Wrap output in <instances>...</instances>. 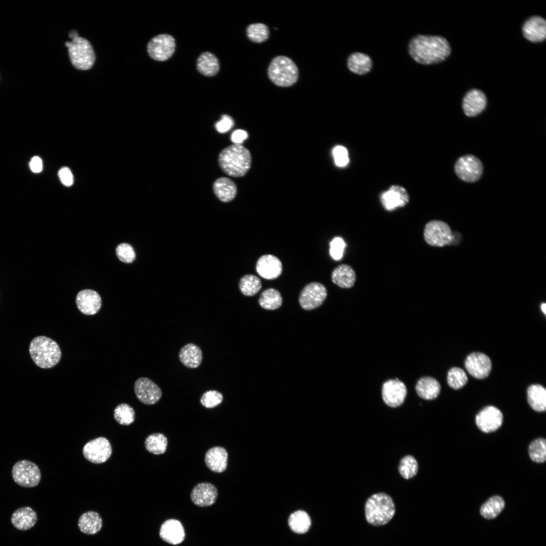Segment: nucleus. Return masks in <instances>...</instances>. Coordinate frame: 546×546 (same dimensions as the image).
I'll list each match as a JSON object with an SVG mask.
<instances>
[{"instance_id":"f257e3e1","label":"nucleus","mask_w":546,"mask_h":546,"mask_svg":"<svg viewBox=\"0 0 546 546\" xmlns=\"http://www.w3.org/2000/svg\"><path fill=\"white\" fill-rule=\"evenodd\" d=\"M408 52L417 62L430 65L445 60L450 54L451 48L443 37L418 35L410 41Z\"/></svg>"},{"instance_id":"f03ea898","label":"nucleus","mask_w":546,"mask_h":546,"mask_svg":"<svg viewBox=\"0 0 546 546\" xmlns=\"http://www.w3.org/2000/svg\"><path fill=\"white\" fill-rule=\"evenodd\" d=\"M221 169L228 175L242 177L250 168L251 156L249 151L241 145L234 144L223 149L218 157Z\"/></svg>"},{"instance_id":"7ed1b4c3","label":"nucleus","mask_w":546,"mask_h":546,"mask_svg":"<svg viewBox=\"0 0 546 546\" xmlns=\"http://www.w3.org/2000/svg\"><path fill=\"white\" fill-rule=\"evenodd\" d=\"M367 522L375 526L387 524L395 513V504L385 493H375L368 498L365 506Z\"/></svg>"},{"instance_id":"20e7f679","label":"nucleus","mask_w":546,"mask_h":546,"mask_svg":"<svg viewBox=\"0 0 546 546\" xmlns=\"http://www.w3.org/2000/svg\"><path fill=\"white\" fill-rule=\"evenodd\" d=\"M29 353L35 364L42 369H50L59 363L61 351L56 341L44 336L33 338L29 345Z\"/></svg>"},{"instance_id":"39448f33","label":"nucleus","mask_w":546,"mask_h":546,"mask_svg":"<svg viewBox=\"0 0 546 546\" xmlns=\"http://www.w3.org/2000/svg\"><path fill=\"white\" fill-rule=\"evenodd\" d=\"M270 80L276 85L289 87L295 84L298 78V67L290 58L278 56L271 61L267 70Z\"/></svg>"},{"instance_id":"423d86ee","label":"nucleus","mask_w":546,"mask_h":546,"mask_svg":"<svg viewBox=\"0 0 546 546\" xmlns=\"http://www.w3.org/2000/svg\"><path fill=\"white\" fill-rule=\"evenodd\" d=\"M68 54L72 64L79 70H86L92 67L95 61V54L90 42L86 39L77 36L67 41Z\"/></svg>"},{"instance_id":"0eeeda50","label":"nucleus","mask_w":546,"mask_h":546,"mask_svg":"<svg viewBox=\"0 0 546 546\" xmlns=\"http://www.w3.org/2000/svg\"><path fill=\"white\" fill-rule=\"evenodd\" d=\"M457 233H452L449 225L445 222L433 220L428 222L424 229V238L429 245L443 247L457 243Z\"/></svg>"},{"instance_id":"6e6552de","label":"nucleus","mask_w":546,"mask_h":546,"mask_svg":"<svg viewBox=\"0 0 546 546\" xmlns=\"http://www.w3.org/2000/svg\"><path fill=\"white\" fill-rule=\"evenodd\" d=\"M12 475L15 483L26 488L37 486L41 479L38 467L33 462L26 460L19 461L14 465Z\"/></svg>"},{"instance_id":"1a4fd4ad","label":"nucleus","mask_w":546,"mask_h":546,"mask_svg":"<svg viewBox=\"0 0 546 546\" xmlns=\"http://www.w3.org/2000/svg\"><path fill=\"white\" fill-rule=\"evenodd\" d=\"M454 170L458 176L462 180L473 183L481 177L483 165L476 157L467 155L458 159L454 165Z\"/></svg>"},{"instance_id":"9d476101","label":"nucleus","mask_w":546,"mask_h":546,"mask_svg":"<svg viewBox=\"0 0 546 546\" xmlns=\"http://www.w3.org/2000/svg\"><path fill=\"white\" fill-rule=\"evenodd\" d=\"M175 48L174 38L168 34H162L154 37L147 46L149 56L157 61H165L173 55Z\"/></svg>"},{"instance_id":"9b49d317","label":"nucleus","mask_w":546,"mask_h":546,"mask_svg":"<svg viewBox=\"0 0 546 546\" xmlns=\"http://www.w3.org/2000/svg\"><path fill=\"white\" fill-rule=\"evenodd\" d=\"M327 296V290L324 285L312 282L303 288L300 294L299 301L304 309L312 310L321 305Z\"/></svg>"},{"instance_id":"f8f14e48","label":"nucleus","mask_w":546,"mask_h":546,"mask_svg":"<svg viewBox=\"0 0 546 546\" xmlns=\"http://www.w3.org/2000/svg\"><path fill=\"white\" fill-rule=\"evenodd\" d=\"M112 451L110 443L103 437L88 442L82 450L84 458L94 464H102L107 461L110 458Z\"/></svg>"},{"instance_id":"ddd939ff","label":"nucleus","mask_w":546,"mask_h":546,"mask_svg":"<svg viewBox=\"0 0 546 546\" xmlns=\"http://www.w3.org/2000/svg\"><path fill=\"white\" fill-rule=\"evenodd\" d=\"M475 422L478 428L484 433L497 430L503 422V415L494 406H487L476 416Z\"/></svg>"},{"instance_id":"4468645a","label":"nucleus","mask_w":546,"mask_h":546,"mask_svg":"<svg viewBox=\"0 0 546 546\" xmlns=\"http://www.w3.org/2000/svg\"><path fill=\"white\" fill-rule=\"evenodd\" d=\"M134 390L139 400L147 405L157 403L162 396L161 388L146 377L140 378L135 382Z\"/></svg>"},{"instance_id":"2eb2a0df","label":"nucleus","mask_w":546,"mask_h":546,"mask_svg":"<svg viewBox=\"0 0 546 546\" xmlns=\"http://www.w3.org/2000/svg\"><path fill=\"white\" fill-rule=\"evenodd\" d=\"M465 366L472 377L482 379L490 374L492 363L487 355L481 352H475L471 353L466 357Z\"/></svg>"},{"instance_id":"dca6fc26","label":"nucleus","mask_w":546,"mask_h":546,"mask_svg":"<svg viewBox=\"0 0 546 546\" xmlns=\"http://www.w3.org/2000/svg\"><path fill=\"white\" fill-rule=\"evenodd\" d=\"M407 393L404 384L398 379L386 381L382 388V396L384 402L389 406L396 407L404 401Z\"/></svg>"},{"instance_id":"f3484780","label":"nucleus","mask_w":546,"mask_h":546,"mask_svg":"<svg viewBox=\"0 0 546 546\" xmlns=\"http://www.w3.org/2000/svg\"><path fill=\"white\" fill-rule=\"evenodd\" d=\"M410 197L406 190L402 186L392 185L381 195L380 200L385 209L394 210L405 206L409 202Z\"/></svg>"},{"instance_id":"a211bd4d","label":"nucleus","mask_w":546,"mask_h":546,"mask_svg":"<svg viewBox=\"0 0 546 546\" xmlns=\"http://www.w3.org/2000/svg\"><path fill=\"white\" fill-rule=\"evenodd\" d=\"M218 491L214 485L209 482H201L192 489L190 498L192 502L200 507L213 505L217 498Z\"/></svg>"},{"instance_id":"6ab92c4d","label":"nucleus","mask_w":546,"mask_h":546,"mask_svg":"<svg viewBox=\"0 0 546 546\" xmlns=\"http://www.w3.org/2000/svg\"><path fill=\"white\" fill-rule=\"evenodd\" d=\"M76 304L79 310L83 314L94 315L96 314L101 307V298L94 290H83L79 291L76 295Z\"/></svg>"},{"instance_id":"aec40b11","label":"nucleus","mask_w":546,"mask_h":546,"mask_svg":"<svg viewBox=\"0 0 546 546\" xmlns=\"http://www.w3.org/2000/svg\"><path fill=\"white\" fill-rule=\"evenodd\" d=\"M282 264L280 260L271 254L261 256L257 260L256 269L262 278L272 280L278 278L282 272Z\"/></svg>"},{"instance_id":"412c9836","label":"nucleus","mask_w":546,"mask_h":546,"mask_svg":"<svg viewBox=\"0 0 546 546\" xmlns=\"http://www.w3.org/2000/svg\"><path fill=\"white\" fill-rule=\"evenodd\" d=\"M159 536L163 541L176 545L184 541L185 538V529L178 520L168 519L161 525Z\"/></svg>"},{"instance_id":"4be33fe9","label":"nucleus","mask_w":546,"mask_h":546,"mask_svg":"<svg viewBox=\"0 0 546 546\" xmlns=\"http://www.w3.org/2000/svg\"><path fill=\"white\" fill-rule=\"evenodd\" d=\"M486 104L487 99L485 94L479 89H473L464 97L463 108L467 116L474 117L484 110Z\"/></svg>"},{"instance_id":"5701e85b","label":"nucleus","mask_w":546,"mask_h":546,"mask_svg":"<svg viewBox=\"0 0 546 546\" xmlns=\"http://www.w3.org/2000/svg\"><path fill=\"white\" fill-rule=\"evenodd\" d=\"M524 37L528 40L537 42L544 40L546 37V22L539 16H533L528 19L522 28Z\"/></svg>"},{"instance_id":"b1692460","label":"nucleus","mask_w":546,"mask_h":546,"mask_svg":"<svg viewBox=\"0 0 546 546\" xmlns=\"http://www.w3.org/2000/svg\"><path fill=\"white\" fill-rule=\"evenodd\" d=\"M228 453L221 446H214L209 449L205 453V463L212 472L222 473L227 467Z\"/></svg>"},{"instance_id":"393cba45","label":"nucleus","mask_w":546,"mask_h":546,"mask_svg":"<svg viewBox=\"0 0 546 546\" xmlns=\"http://www.w3.org/2000/svg\"><path fill=\"white\" fill-rule=\"evenodd\" d=\"M37 517L36 512L29 507H23L16 510L11 516L13 525L17 529L26 530L34 526Z\"/></svg>"},{"instance_id":"a878e982","label":"nucleus","mask_w":546,"mask_h":546,"mask_svg":"<svg viewBox=\"0 0 546 546\" xmlns=\"http://www.w3.org/2000/svg\"><path fill=\"white\" fill-rule=\"evenodd\" d=\"M332 282L342 288L352 287L356 281V275L353 268L349 265L342 264L336 267L331 275Z\"/></svg>"},{"instance_id":"bb28decb","label":"nucleus","mask_w":546,"mask_h":546,"mask_svg":"<svg viewBox=\"0 0 546 546\" xmlns=\"http://www.w3.org/2000/svg\"><path fill=\"white\" fill-rule=\"evenodd\" d=\"M103 525L102 519L100 514L94 511L83 513L78 520V526L83 533L93 535L101 529Z\"/></svg>"},{"instance_id":"cd10ccee","label":"nucleus","mask_w":546,"mask_h":546,"mask_svg":"<svg viewBox=\"0 0 546 546\" xmlns=\"http://www.w3.org/2000/svg\"><path fill=\"white\" fill-rule=\"evenodd\" d=\"M178 355L180 362L185 366L192 369L198 367L203 358L201 348L193 343H188L183 346Z\"/></svg>"},{"instance_id":"c85d7f7f","label":"nucleus","mask_w":546,"mask_h":546,"mask_svg":"<svg viewBox=\"0 0 546 546\" xmlns=\"http://www.w3.org/2000/svg\"><path fill=\"white\" fill-rule=\"evenodd\" d=\"M441 386L438 381L430 377H425L419 379L416 386L418 395L425 400H433L440 393Z\"/></svg>"},{"instance_id":"c756f323","label":"nucleus","mask_w":546,"mask_h":546,"mask_svg":"<svg viewBox=\"0 0 546 546\" xmlns=\"http://www.w3.org/2000/svg\"><path fill=\"white\" fill-rule=\"evenodd\" d=\"M213 191L216 197L221 201L228 202L235 197L237 187L235 183L227 177H220L213 184Z\"/></svg>"},{"instance_id":"7c9ffc66","label":"nucleus","mask_w":546,"mask_h":546,"mask_svg":"<svg viewBox=\"0 0 546 546\" xmlns=\"http://www.w3.org/2000/svg\"><path fill=\"white\" fill-rule=\"evenodd\" d=\"M527 401L530 407L537 412L546 410V390L539 384L530 385L527 389Z\"/></svg>"},{"instance_id":"2f4dec72","label":"nucleus","mask_w":546,"mask_h":546,"mask_svg":"<svg viewBox=\"0 0 546 546\" xmlns=\"http://www.w3.org/2000/svg\"><path fill=\"white\" fill-rule=\"evenodd\" d=\"M347 67L351 72L358 75H363L371 70L372 61L368 55L355 52L349 56Z\"/></svg>"},{"instance_id":"473e14b6","label":"nucleus","mask_w":546,"mask_h":546,"mask_svg":"<svg viewBox=\"0 0 546 546\" xmlns=\"http://www.w3.org/2000/svg\"><path fill=\"white\" fill-rule=\"evenodd\" d=\"M198 70L204 75L212 76L218 72L219 62L216 56L210 52H204L198 58L197 63Z\"/></svg>"},{"instance_id":"72a5a7b5","label":"nucleus","mask_w":546,"mask_h":546,"mask_svg":"<svg viewBox=\"0 0 546 546\" xmlns=\"http://www.w3.org/2000/svg\"><path fill=\"white\" fill-rule=\"evenodd\" d=\"M288 524L294 532L303 534L309 529L311 525V519L306 512L298 510L290 515L288 519Z\"/></svg>"},{"instance_id":"f704fd0d","label":"nucleus","mask_w":546,"mask_h":546,"mask_svg":"<svg viewBox=\"0 0 546 546\" xmlns=\"http://www.w3.org/2000/svg\"><path fill=\"white\" fill-rule=\"evenodd\" d=\"M167 444V438L161 433L151 434L145 441L146 449L156 455L163 454L166 450Z\"/></svg>"},{"instance_id":"c9c22d12","label":"nucleus","mask_w":546,"mask_h":546,"mask_svg":"<svg viewBox=\"0 0 546 546\" xmlns=\"http://www.w3.org/2000/svg\"><path fill=\"white\" fill-rule=\"evenodd\" d=\"M505 505V501L501 496H493L481 506L480 514L486 519L494 518L502 511Z\"/></svg>"},{"instance_id":"e433bc0d","label":"nucleus","mask_w":546,"mask_h":546,"mask_svg":"<svg viewBox=\"0 0 546 546\" xmlns=\"http://www.w3.org/2000/svg\"><path fill=\"white\" fill-rule=\"evenodd\" d=\"M258 302L261 307L267 310H275L282 304V298L279 291L274 288H268L261 294Z\"/></svg>"},{"instance_id":"4c0bfd02","label":"nucleus","mask_w":546,"mask_h":546,"mask_svg":"<svg viewBox=\"0 0 546 546\" xmlns=\"http://www.w3.org/2000/svg\"><path fill=\"white\" fill-rule=\"evenodd\" d=\"M262 287L260 280L256 276L247 275L243 277L239 282V288L242 293L247 296L257 294Z\"/></svg>"},{"instance_id":"58836bf2","label":"nucleus","mask_w":546,"mask_h":546,"mask_svg":"<svg viewBox=\"0 0 546 546\" xmlns=\"http://www.w3.org/2000/svg\"><path fill=\"white\" fill-rule=\"evenodd\" d=\"M531 460L537 463H542L546 460V440L538 438L532 441L528 447Z\"/></svg>"},{"instance_id":"ea45409f","label":"nucleus","mask_w":546,"mask_h":546,"mask_svg":"<svg viewBox=\"0 0 546 546\" xmlns=\"http://www.w3.org/2000/svg\"><path fill=\"white\" fill-rule=\"evenodd\" d=\"M247 36L252 41L261 43L266 41L269 36V29L264 24L257 23L250 24L246 29Z\"/></svg>"},{"instance_id":"a19ab883","label":"nucleus","mask_w":546,"mask_h":546,"mask_svg":"<svg viewBox=\"0 0 546 546\" xmlns=\"http://www.w3.org/2000/svg\"><path fill=\"white\" fill-rule=\"evenodd\" d=\"M114 417L119 424L129 425L134 421L135 413L133 408L129 404L121 403L115 407Z\"/></svg>"},{"instance_id":"79ce46f5","label":"nucleus","mask_w":546,"mask_h":546,"mask_svg":"<svg viewBox=\"0 0 546 546\" xmlns=\"http://www.w3.org/2000/svg\"><path fill=\"white\" fill-rule=\"evenodd\" d=\"M447 381L449 387L458 390L466 384L468 377L463 369L459 367H453L448 372Z\"/></svg>"},{"instance_id":"37998d69","label":"nucleus","mask_w":546,"mask_h":546,"mask_svg":"<svg viewBox=\"0 0 546 546\" xmlns=\"http://www.w3.org/2000/svg\"><path fill=\"white\" fill-rule=\"evenodd\" d=\"M400 475L406 479L415 476L418 470V464L415 458L410 455L403 457L398 468Z\"/></svg>"},{"instance_id":"c03bdc74","label":"nucleus","mask_w":546,"mask_h":546,"mask_svg":"<svg viewBox=\"0 0 546 546\" xmlns=\"http://www.w3.org/2000/svg\"><path fill=\"white\" fill-rule=\"evenodd\" d=\"M223 400L222 394L216 390L205 392L200 398L201 404L206 408H212L220 404Z\"/></svg>"},{"instance_id":"a18cd8bd","label":"nucleus","mask_w":546,"mask_h":546,"mask_svg":"<svg viewBox=\"0 0 546 546\" xmlns=\"http://www.w3.org/2000/svg\"><path fill=\"white\" fill-rule=\"evenodd\" d=\"M116 253L118 259L124 263H131L135 259L134 250L128 243H122L119 244L116 248Z\"/></svg>"},{"instance_id":"49530a36","label":"nucleus","mask_w":546,"mask_h":546,"mask_svg":"<svg viewBox=\"0 0 546 546\" xmlns=\"http://www.w3.org/2000/svg\"><path fill=\"white\" fill-rule=\"evenodd\" d=\"M345 246V243L341 238H334L330 243V253L332 257L336 260L341 259Z\"/></svg>"},{"instance_id":"de8ad7c7","label":"nucleus","mask_w":546,"mask_h":546,"mask_svg":"<svg viewBox=\"0 0 546 546\" xmlns=\"http://www.w3.org/2000/svg\"><path fill=\"white\" fill-rule=\"evenodd\" d=\"M333 155L337 166L344 167L348 164L349 162L348 151L343 146L335 147L333 150Z\"/></svg>"},{"instance_id":"09e8293b","label":"nucleus","mask_w":546,"mask_h":546,"mask_svg":"<svg viewBox=\"0 0 546 546\" xmlns=\"http://www.w3.org/2000/svg\"><path fill=\"white\" fill-rule=\"evenodd\" d=\"M234 125V121L231 117L228 115H222L221 119L215 125L216 130L220 133L228 131Z\"/></svg>"},{"instance_id":"8fccbe9b","label":"nucleus","mask_w":546,"mask_h":546,"mask_svg":"<svg viewBox=\"0 0 546 546\" xmlns=\"http://www.w3.org/2000/svg\"><path fill=\"white\" fill-rule=\"evenodd\" d=\"M58 176L64 185L69 187L73 184V176L69 168L64 167L60 169L58 172Z\"/></svg>"},{"instance_id":"3c124183","label":"nucleus","mask_w":546,"mask_h":546,"mask_svg":"<svg viewBox=\"0 0 546 546\" xmlns=\"http://www.w3.org/2000/svg\"><path fill=\"white\" fill-rule=\"evenodd\" d=\"M247 132L242 129H237L234 131L231 135L232 141L236 145H240L247 138Z\"/></svg>"},{"instance_id":"603ef678","label":"nucleus","mask_w":546,"mask_h":546,"mask_svg":"<svg viewBox=\"0 0 546 546\" xmlns=\"http://www.w3.org/2000/svg\"><path fill=\"white\" fill-rule=\"evenodd\" d=\"M30 168L34 173H39L42 169V162L41 158L37 156L33 157L29 163Z\"/></svg>"},{"instance_id":"864d4df0","label":"nucleus","mask_w":546,"mask_h":546,"mask_svg":"<svg viewBox=\"0 0 546 546\" xmlns=\"http://www.w3.org/2000/svg\"><path fill=\"white\" fill-rule=\"evenodd\" d=\"M69 36L70 38H71L72 39L74 38H75V37H76L77 36H78V33H77V32L76 31H75L74 30H72L71 31H70L69 33Z\"/></svg>"},{"instance_id":"5fc2aeb1","label":"nucleus","mask_w":546,"mask_h":546,"mask_svg":"<svg viewBox=\"0 0 546 546\" xmlns=\"http://www.w3.org/2000/svg\"><path fill=\"white\" fill-rule=\"evenodd\" d=\"M541 309L544 314H546V304L545 303H543L541 305Z\"/></svg>"}]
</instances>
